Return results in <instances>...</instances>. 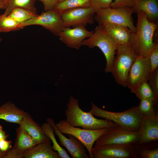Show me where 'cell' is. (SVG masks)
<instances>
[{
    "instance_id": "obj_1",
    "label": "cell",
    "mask_w": 158,
    "mask_h": 158,
    "mask_svg": "<svg viewBox=\"0 0 158 158\" xmlns=\"http://www.w3.org/2000/svg\"><path fill=\"white\" fill-rule=\"evenodd\" d=\"M137 13L136 31L133 33L129 45L137 56L146 57L149 55L157 43L154 41V37L157 25L149 20L142 11Z\"/></svg>"
},
{
    "instance_id": "obj_2",
    "label": "cell",
    "mask_w": 158,
    "mask_h": 158,
    "mask_svg": "<svg viewBox=\"0 0 158 158\" xmlns=\"http://www.w3.org/2000/svg\"><path fill=\"white\" fill-rule=\"evenodd\" d=\"M65 121L70 126L88 130H97L118 125L105 119L97 118L89 111L80 109L78 99L70 96L65 112Z\"/></svg>"
},
{
    "instance_id": "obj_3",
    "label": "cell",
    "mask_w": 158,
    "mask_h": 158,
    "mask_svg": "<svg viewBox=\"0 0 158 158\" xmlns=\"http://www.w3.org/2000/svg\"><path fill=\"white\" fill-rule=\"evenodd\" d=\"M91 104L89 112L94 116L111 121L123 127L139 130L142 115L138 106L133 107L123 112H114L101 109L92 102Z\"/></svg>"
},
{
    "instance_id": "obj_4",
    "label": "cell",
    "mask_w": 158,
    "mask_h": 158,
    "mask_svg": "<svg viewBox=\"0 0 158 158\" xmlns=\"http://www.w3.org/2000/svg\"><path fill=\"white\" fill-rule=\"evenodd\" d=\"M115 55L110 72L116 83L126 87L129 71L137 56L129 44L117 45Z\"/></svg>"
},
{
    "instance_id": "obj_5",
    "label": "cell",
    "mask_w": 158,
    "mask_h": 158,
    "mask_svg": "<svg viewBox=\"0 0 158 158\" xmlns=\"http://www.w3.org/2000/svg\"><path fill=\"white\" fill-rule=\"evenodd\" d=\"M82 45L90 48L95 47L99 48L106 59L104 71L106 73L110 72L117 45L107 35L101 24H99L95 28L91 36L83 41Z\"/></svg>"
},
{
    "instance_id": "obj_6",
    "label": "cell",
    "mask_w": 158,
    "mask_h": 158,
    "mask_svg": "<svg viewBox=\"0 0 158 158\" xmlns=\"http://www.w3.org/2000/svg\"><path fill=\"white\" fill-rule=\"evenodd\" d=\"M134 12L133 8L129 7H110L97 11L94 18L99 24L108 22L127 27L132 32L135 33L136 28L132 16Z\"/></svg>"
},
{
    "instance_id": "obj_7",
    "label": "cell",
    "mask_w": 158,
    "mask_h": 158,
    "mask_svg": "<svg viewBox=\"0 0 158 158\" xmlns=\"http://www.w3.org/2000/svg\"><path fill=\"white\" fill-rule=\"evenodd\" d=\"M140 140L139 130L116 126L100 136L95 141L94 146L107 145H134Z\"/></svg>"
},
{
    "instance_id": "obj_8",
    "label": "cell",
    "mask_w": 158,
    "mask_h": 158,
    "mask_svg": "<svg viewBox=\"0 0 158 158\" xmlns=\"http://www.w3.org/2000/svg\"><path fill=\"white\" fill-rule=\"evenodd\" d=\"M56 125L63 133L71 135L80 140L85 147L91 158H92L91 151L94 144L100 136L111 128L94 130L86 129L71 126L64 120H60Z\"/></svg>"
},
{
    "instance_id": "obj_9",
    "label": "cell",
    "mask_w": 158,
    "mask_h": 158,
    "mask_svg": "<svg viewBox=\"0 0 158 158\" xmlns=\"http://www.w3.org/2000/svg\"><path fill=\"white\" fill-rule=\"evenodd\" d=\"M151 73L149 55L146 57L137 56L129 71L126 87L135 94L142 82L148 81Z\"/></svg>"
},
{
    "instance_id": "obj_10",
    "label": "cell",
    "mask_w": 158,
    "mask_h": 158,
    "mask_svg": "<svg viewBox=\"0 0 158 158\" xmlns=\"http://www.w3.org/2000/svg\"><path fill=\"white\" fill-rule=\"evenodd\" d=\"M33 25H41L57 36L65 28L60 13L54 9L44 11L41 14L20 24V28Z\"/></svg>"
},
{
    "instance_id": "obj_11",
    "label": "cell",
    "mask_w": 158,
    "mask_h": 158,
    "mask_svg": "<svg viewBox=\"0 0 158 158\" xmlns=\"http://www.w3.org/2000/svg\"><path fill=\"white\" fill-rule=\"evenodd\" d=\"M96 11L92 8H78L60 13L65 27L85 26L94 22Z\"/></svg>"
},
{
    "instance_id": "obj_12",
    "label": "cell",
    "mask_w": 158,
    "mask_h": 158,
    "mask_svg": "<svg viewBox=\"0 0 158 158\" xmlns=\"http://www.w3.org/2000/svg\"><path fill=\"white\" fill-rule=\"evenodd\" d=\"M92 158H135L132 145L107 144L93 147Z\"/></svg>"
},
{
    "instance_id": "obj_13",
    "label": "cell",
    "mask_w": 158,
    "mask_h": 158,
    "mask_svg": "<svg viewBox=\"0 0 158 158\" xmlns=\"http://www.w3.org/2000/svg\"><path fill=\"white\" fill-rule=\"evenodd\" d=\"M54 130V133L58 137L61 145L66 147L73 158H88L86 147L78 139L70 135L67 134L66 138L56 126L54 120L51 118L47 119Z\"/></svg>"
},
{
    "instance_id": "obj_14",
    "label": "cell",
    "mask_w": 158,
    "mask_h": 158,
    "mask_svg": "<svg viewBox=\"0 0 158 158\" xmlns=\"http://www.w3.org/2000/svg\"><path fill=\"white\" fill-rule=\"evenodd\" d=\"M93 32L94 31L88 30L84 26L73 28L65 27L58 36L60 40L69 47L79 49L83 41L91 36Z\"/></svg>"
},
{
    "instance_id": "obj_15",
    "label": "cell",
    "mask_w": 158,
    "mask_h": 158,
    "mask_svg": "<svg viewBox=\"0 0 158 158\" xmlns=\"http://www.w3.org/2000/svg\"><path fill=\"white\" fill-rule=\"evenodd\" d=\"M139 132L140 140L138 144L158 143V114L149 116L142 115Z\"/></svg>"
},
{
    "instance_id": "obj_16",
    "label": "cell",
    "mask_w": 158,
    "mask_h": 158,
    "mask_svg": "<svg viewBox=\"0 0 158 158\" xmlns=\"http://www.w3.org/2000/svg\"><path fill=\"white\" fill-rule=\"evenodd\" d=\"M99 24L117 45L130 44L133 32L127 27L107 21Z\"/></svg>"
},
{
    "instance_id": "obj_17",
    "label": "cell",
    "mask_w": 158,
    "mask_h": 158,
    "mask_svg": "<svg viewBox=\"0 0 158 158\" xmlns=\"http://www.w3.org/2000/svg\"><path fill=\"white\" fill-rule=\"evenodd\" d=\"M50 139L38 143L25 151L23 153L25 158H61L58 153L54 151Z\"/></svg>"
},
{
    "instance_id": "obj_18",
    "label": "cell",
    "mask_w": 158,
    "mask_h": 158,
    "mask_svg": "<svg viewBox=\"0 0 158 158\" xmlns=\"http://www.w3.org/2000/svg\"><path fill=\"white\" fill-rule=\"evenodd\" d=\"M38 143L49 138L45 134L41 126L35 122L27 113L19 124Z\"/></svg>"
},
{
    "instance_id": "obj_19",
    "label": "cell",
    "mask_w": 158,
    "mask_h": 158,
    "mask_svg": "<svg viewBox=\"0 0 158 158\" xmlns=\"http://www.w3.org/2000/svg\"><path fill=\"white\" fill-rule=\"evenodd\" d=\"M26 113L11 102H7L0 106V120L7 122L19 125Z\"/></svg>"
},
{
    "instance_id": "obj_20",
    "label": "cell",
    "mask_w": 158,
    "mask_h": 158,
    "mask_svg": "<svg viewBox=\"0 0 158 158\" xmlns=\"http://www.w3.org/2000/svg\"><path fill=\"white\" fill-rule=\"evenodd\" d=\"M37 144L23 128L19 126L17 128L16 138L13 148L18 153L23 156L24 152L32 147Z\"/></svg>"
},
{
    "instance_id": "obj_21",
    "label": "cell",
    "mask_w": 158,
    "mask_h": 158,
    "mask_svg": "<svg viewBox=\"0 0 158 158\" xmlns=\"http://www.w3.org/2000/svg\"><path fill=\"white\" fill-rule=\"evenodd\" d=\"M134 12L141 11L148 19L153 21L158 16V4L157 0H137L133 8Z\"/></svg>"
},
{
    "instance_id": "obj_22",
    "label": "cell",
    "mask_w": 158,
    "mask_h": 158,
    "mask_svg": "<svg viewBox=\"0 0 158 158\" xmlns=\"http://www.w3.org/2000/svg\"><path fill=\"white\" fill-rule=\"evenodd\" d=\"M135 158H158V143L138 144L132 146Z\"/></svg>"
},
{
    "instance_id": "obj_23",
    "label": "cell",
    "mask_w": 158,
    "mask_h": 158,
    "mask_svg": "<svg viewBox=\"0 0 158 158\" xmlns=\"http://www.w3.org/2000/svg\"><path fill=\"white\" fill-rule=\"evenodd\" d=\"M35 0H8L4 14L8 16L17 8H24L37 14L35 6Z\"/></svg>"
},
{
    "instance_id": "obj_24",
    "label": "cell",
    "mask_w": 158,
    "mask_h": 158,
    "mask_svg": "<svg viewBox=\"0 0 158 158\" xmlns=\"http://www.w3.org/2000/svg\"><path fill=\"white\" fill-rule=\"evenodd\" d=\"M90 7V0H63L56 3L53 9L60 13L78 8Z\"/></svg>"
},
{
    "instance_id": "obj_25",
    "label": "cell",
    "mask_w": 158,
    "mask_h": 158,
    "mask_svg": "<svg viewBox=\"0 0 158 158\" xmlns=\"http://www.w3.org/2000/svg\"><path fill=\"white\" fill-rule=\"evenodd\" d=\"M41 127L45 134L52 143L53 150L58 153L61 158H71L66 151L57 142L55 137L54 130L51 126L47 122L43 123Z\"/></svg>"
},
{
    "instance_id": "obj_26",
    "label": "cell",
    "mask_w": 158,
    "mask_h": 158,
    "mask_svg": "<svg viewBox=\"0 0 158 158\" xmlns=\"http://www.w3.org/2000/svg\"><path fill=\"white\" fill-rule=\"evenodd\" d=\"M38 15L37 14L25 9L17 8L13 10L8 16L20 24Z\"/></svg>"
},
{
    "instance_id": "obj_27",
    "label": "cell",
    "mask_w": 158,
    "mask_h": 158,
    "mask_svg": "<svg viewBox=\"0 0 158 158\" xmlns=\"http://www.w3.org/2000/svg\"><path fill=\"white\" fill-rule=\"evenodd\" d=\"M20 29V24L4 13L0 15V32H8Z\"/></svg>"
},
{
    "instance_id": "obj_28",
    "label": "cell",
    "mask_w": 158,
    "mask_h": 158,
    "mask_svg": "<svg viewBox=\"0 0 158 158\" xmlns=\"http://www.w3.org/2000/svg\"><path fill=\"white\" fill-rule=\"evenodd\" d=\"M138 110L142 115L149 116L158 114L154 109L155 102L152 99H140Z\"/></svg>"
},
{
    "instance_id": "obj_29",
    "label": "cell",
    "mask_w": 158,
    "mask_h": 158,
    "mask_svg": "<svg viewBox=\"0 0 158 158\" xmlns=\"http://www.w3.org/2000/svg\"><path fill=\"white\" fill-rule=\"evenodd\" d=\"M134 94L140 99H152L156 104L153 92L148 81L142 82Z\"/></svg>"
},
{
    "instance_id": "obj_30",
    "label": "cell",
    "mask_w": 158,
    "mask_h": 158,
    "mask_svg": "<svg viewBox=\"0 0 158 158\" xmlns=\"http://www.w3.org/2000/svg\"><path fill=\"white\" fill-rule=\"evenodd\" d=\"M148 82L153 91L157 104L158 100V68L151 73Z\"/></svg>"
},
{
    "instance_id": "obj_31",
    "label": "cell",
    "mask_w": 158,
    "mask_h": 158,
    "mask_svg": "<svg viewBox=\"0 0 158 158\" xmlns=\"http://www.w3.org/2000/svg\"><path fill=\"white\" fill-rule=\"evenodd\" d=\"M151 73L158 68V44H156L154 49L149 55Z\"/></svg>"
},
{
    "instance_id": "obj_32",
    "label": "cell",
    "mask_w": 158,
    "mask_h": 158,
    "mask_svg": "<svg viewBox=\"0 0 158 158\" xmlns=\"http://www.w3.org/2000/svg\"><path fill=\"white\" fill-rule=\"evenodd\" d=\"M114 0H90V7L97 11L111 7Z\"/></svg>"
},
{
    "instance_id": "obj_33",
    "label": "cell",
    "mask_w": 158,
    "mask_h": 158,
    "mask_svg": "<svg viewBox=\"0 0 158 158\" xmlns=\"http://www.w3.org/2000/svg\"><path fill=\"white\" fill-rule=\"evenodd\" d=\"M137 0H114L111 7L117 8L124 6L133 8Z\"/></svg>"
},
{
    "instance_id": "obj_34",
    "label": "cell",
    "mask_w": 158,
    "mask_h": 158,
    "mask_svg": "<svg viewBox=\"0 0 158 158\" xmlns=\"http://www.w3.org/2000/svg\"><path fill=\"white\" fill-rule=\"evenodd\" d=\"M12 142L5 139L0 140V149L3 152H6L12 148Z\"/></svg>"
},
{
    "instance_id": "obj_35",
    "label": "cell",
    "mask_w": 158,
    "mask_h": 158,
    "mask_svg": "<svg viewBox=\"0 0 158 158\" xmlns=\"http://www.w3.org/2000/svg\"><path fill=\"white\" fill-rule=\"evenodd\" d=\"M41 1L43 4L44 11L53 9L56 4L55 0H35Z\"/></svg>"
},
{
    "instance_id": "obj_36",
    "label": "cell",
    "mask_w": 158,
    "mask_h": 158,
    "mask_svg": "<svg viewBox=\"0 0 158 158\" xmlns=\"http://www.w3.org/2000/svg\"><path fill=\"white\" fill-rule=\"evenodd\" d=\"M8 135L6 134L3 130L0 124V140L2 139L6 140Z\"/></svg>"
},
{
    "instance_id": "obj_37",
    "label": "cell",
    "mask_w": 158,
    "mask_h": 158,
    "mask_svg": "<svg viewBox=\"0 0 158 158\" xmlns=\"http://www.w3.org/2000/svg\"><path fill=\"white\" fill-rule=\"evenodd\" d=\"M6 8V5L0 0V9H5Z\"/></svg>"
},
{
    "instance_id": "obj_38",
    "label": "cell",
    "mask_w": 158,
    "mask_h": 158,
    "mask_svg": "<svg viewBox=\"0 0 158 158\" xmlns=\"http://www.w3.org/2000/svg\"><path fill=\"white\" fill-rule=\"evenodd\" d=\"M6 153L3 152L0 149V158H4Z\"/></svg>"
},
{
    "instance_id": "obj_39",
    "label": "cell",
    "mask_w": 158,
    "mask_h": 158,
    "mask_svg": "<svg viewBox=\"0 0 158 158\" xmlns=\"http://www.w3.org/2000/svg\"><path fill=\"white\" fill-rule=\"evenodd\" d=\"M6 6L7 5L8 0H1Z\"/></svg>"
},
{
    "instance_id": "obj_40",
    "label": "cell",
    "mask_w": 158,
    "mask_h": 158,
    "mask_svg": "<svg viewBox=\"0 0 158 158\" xmlns=\"http://www.w3.org/2000/svg\"><path fill=\"white\" fill-rule=\"evenodd\" d=\"M63 0H55L56 4L58 2L62 1Z\"/></svg>"
},
{
    "instance_id": "obj_41",
    "label": "cell",
    "mask_w": 158,
    "mask_h": 158,
    "mask_svg": "<svg viewBox=\"0 0 158 158\" xmlns=\"http://www.w3.org/2000/svg\"><path fill=\"white\" fill-rule=\"evenodd\" d=\"M2 40V39L0 37V42H1V41Z\"/></svg>"
}]
</instances>
